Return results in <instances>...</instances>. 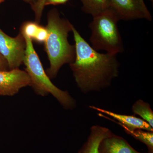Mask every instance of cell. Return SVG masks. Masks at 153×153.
Instances as JSON below:
<instances>
[{
    "mask_svg": "<svg viewBox=\"0 0 153 153\" xmlns=\"http://www.w3.org/2000/svg\"><path fill=\"white\" fill-rule=\"evenodd\" d=\"M75 57L69 64L77 87L87 94L100 92L111 85L119 75L120 63L117 55L100 53L82 38L74 26Z\"/></svg>",
    "mask_w": 153,
    "mask_h": 153,
    "instance_id": "1",
    "label": "cell"
},
{
    "mask_svg": "<svg viewBox=\"0 0 153 153\" xmlns=\"http://www.w3.org/2000/svg\"><path fill=\"white\" fill-rule=\"evenodd\" d=\"M72 26L69 21L60 17L57 9L48 13L46 27L48 35L44 44L50 63L46 73L50 79L55 78L62 66L70 64L75 59V46L69 44L68 39Z\"/></svg>",
    "mask_w": 153,
    "mask_h": 153,
    "instance_id": "2",
    "label": "cell"
},
{
    "mask_svg": "<svg viewBox=\"0 0 153 153\" xmlns=\"http://www.w3.org/2000/svg\"><path fill=\"white\" fill-rule=\"evenodd\" d=\"M26 43L24 62L30 79V85L36 93L39 95L52 94L64 109H73L76 106V100L66 91L55 86L44 71L38 54L34 49L33 41L23 35Z\"/></svg>",
    "mask_w": 153,
    "mask_h": 153,
    "instance_id": "3",
    "label": "cell"
},
{
    "mask_svg": "<svg viewBox=\"0 0 153 153\" xmlns=\"http://www.w3.org/2000/svg\"><path fill=\"white\" fill-rule=\"evenodd\" d=\"M92 17L89 25L91 47L96 51L104 50L113 55L124 52V46L117 25L120 20L114 10L110 7Z\"/></svg>",
    "mask_w": 153,
    "mask_h": 153,
    "instance_id": "4",
    "label": "cell"
},
{
    "mask_svg": "<svg viewBox=\"0 0 153 153\" xmlns=\"http://www.w3.org/2000/svg\"><path fill=\"white\" fill-rule=\"evenodd\" d=\"M26 48V41L22 33L13 38L0 29V54L7 62L10 70L19 68L23 63Z\"/></svg>",
    "mask_w": 153,
    "mask_h": 153,
    "instance_id": "5",
    "label": "cell"
},
{
    "mask_svg": "<svg viewBox=\"0 0 153 153\" xmlns=\"http://www.w3.org/2000/svg\"><path fill=\"white\" fill-rule=\"evenodd\" d=\"M111 7L120 20L133 21L146 19L151 22L152 17L144 0H110Z\"/></svg>",
    "mask_w": 153,
    "mask_h": 153,
    "instance_id": "6",
    "label": "cell"
},
{
    "mask_svg": "<svg viewBox=\"0 0 153 153\" xmlns=\"http://www.w3.org/2000/svg\"><path fill=\"white\" fill-rule=\"evenodd\" d=\"M30 85V76L19 68L0 71V94L13 96L22 88Z\"/></svg>",
    "mask_w": 153,
    "mask_h": 153,
    "instance_id": "7",
    "label": "cell"
},
{
    "mask_svg": "<svg viewBox=\"0 0 153 153\" xmlns=\"http://www.w3.org/2000/svg\"><path fill=\"white\" fill-rule=\"evenodd\" d=\"M89 108L99 112L98 114L99 116L112 121L121 126L123 129L130 131L142 129L153 132V128L140 118L134 116L119 114L94 105H89Z\"/></svg>",
    "mask_w": 153,
    "mask_h": 153,
    "instance_id": "8",
    "label": "cell"
},
{
    "mask_svg": "<svg viewBox=\"0 0 153 153\" xmlns=\"http://www.w3.org/2000/svg\"><path fill=\"white\" fill-rule=\"evenodd\" d=\"M99 153H141L132 147L122 137L111 132L102 140Z\"/></svg>",
    "mask_w": 153,
    "mask_h": 153,
    "instance_id": "9",
    "label": "cell"
},
{
    "mask_svg": "<svg viewBox=\"0 0 153 153\" xmlns=\"http://www.w3.org/2000/svg\"><path fill=\"white\" fill-rule=\"evenodd\" d=\"M111 131L99 125H94L90 128V133L87 140L82 145L78 153H99V146L102 140Z\"/></svg>",
    "mask_w": 153,
    "mask_h": 153,
    "instance_id": "10",
    "label": "cell"
},
{
    "mask_svg": "<svg viewBox=\"0 0 153 153\" xmlns=\"http://www.w3.org/2000/svg\"><path fill=\"white\" fill-rule=\"evenodd\" d=\"M82 10L85 13L95 16L111 7L110 0H80Z\"/></svg>",
    "mask_w": 153,
    "mask_h": 153,
    "instance_id": "11",
    "label": "cell"
},
{
    "mask_svg": "<svg viewBox=\"0 0 153 153\" xmlns=\"http://www.w3.org/2000/svg\"><path fill=\"white\" fill-rule=\"evenodd\" d=\"M132 111L134 114L140 116L142 119L153 128V111L148 102L138 100L133 105Z\"/></svg>",
    "mask_w": 153,
    "mask_h": 153,
    "instance_id": "12",
    "label": "cell"
},
{
    "mask_svg": "<svg viewBox=\"0 0 153 153\" xmlns=\"http://www.w3.org/2000/svg\"><path fill=\"white\" fill-rule=\"evenodd\" d=\"M127 134L143 143L147 147L149 153H153V132L137 129L134 131L124 129Z\"/></svg>",
    "mask_w": 153,
    "mask_h": 153,
    "instance_id": "13",
    "label": "cell"
},
{
    "mask_svg": "<svg viewBox=\"0 0 153 153\" xmlns=\"http://www.w3.org/2000/svg\"><path fill=\"white\" fill-rule=\"evenodd\" d=\"M40 26L36 22H24L21 27L20 33L29 37L33 41L37 35Z\"/></svg>",
    "mask_w": 153,
    "mask_h": 153,
    "instance_id": "14",
    "label": "cell"
},
{
    "mask_svg": "<svg viewBox=\"0 0 153 153\" xmlns=\"http://www.w3.org/2000/svg\"><path fill=\"white\" fill-rule=\"evenodd\" d=\"M48 35V31L47 28L40 26L38 33L33 40L40 44L44 43L47 40Z\"/></svg>",
    "mask_w": 153,
    "mask_h": 153,
    "instance_id": "15",
    "label": "cell"
},
{
    "mask_svg": "<svg viewBox=\"0 0 153 153\" xmlns=\"http://www.w3.org/2000/svg\"><path fill=\"white\" fill-rule=\"evenodd\" d=\"M44 0H37L35 4L32 7L36 15V22L39 23L41 20L42 12L44 8Z\"/></svg>",
    "mask_w": 153,
    "mask_h": 153,
    "instance_id": "16",
    "label": "cell"
},
{
    "mask_svg": "<svg viewBox=\"0 0 153 153\" xmlns=\"http://www.w3.org/2000/svg\"><path fill=\"white\" fill-rule=\"evenodd\" d=\"M69 0H44V6L49 5H57L63 4H66Z\"/></svg>",
    "mask_w": 153,
    "mask_h": 153,
    "instance_id": "17",
    "label": "cell"
},
{
    "mask_svg": "<svg viewBox=\"0 0 153 153\" xmlns=\"http://www.w3.org/2000/svg\"><path fill=\"white\" fill-rule=\"evenodd\" d=\"M8 64L5 58L0 54V71H9Z\"/></svg>",
    "mask_w": 153,
    "mask_h": 153,
    "instance_id": "18",
    "label": "cell"
},
{
    "mask_svg": "<svg viewBox=\"0 0 153 153\" xmlns=\"http://www.w3.org/2000/svg\"><path fill=\"white\" fill-rule=\"evenodd\" d=\"M23 1H25L26 2L30 4L32 6V7L34 4H35V3H36V1H37V0H23Z\"/></svg>",
    "mask_w": 153,
    "mask_h": 153,
    "instance_id": "19",
    "label": "cell"
},
{
    "mask_svg": "<svg viewBox=\"0 0 153 153\" xmlns=\"http://www.w3.org/2000/svg\"><path fill=\"white\" fill-rule=\"evenodd\" d=\"M5 1V0H0V4L1 3H2L3 2H4V1Z\"/></svg>",
    "mask_w": 153,
    "mask_h": 153,
    "instance_id": "20",
    "label": "cell"
},
{
    "mask_svg": "<svg viewBox=\"0 0 153 153\" xmlns=\"http://www.w3.org/2000/svg\"><path fill=\"white\" fill-rule=\"evenodd\" d=\"M151 2H152V4H153V0H150Z\"/></svg>",
    "mask_w": 153,
    "mask_h": 153,
    "instance_id": "21",
    "label": "cell"
}]
</instances>
